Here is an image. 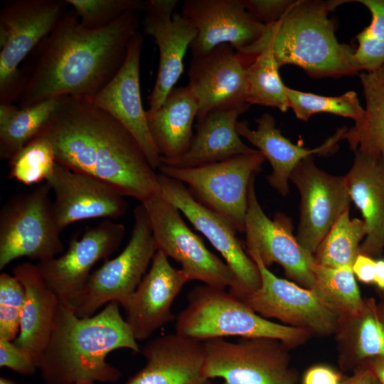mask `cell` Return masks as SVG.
<instances>
[{
  "label": "cell",
  "instance_id": "cb8c5ba5",
  "mask_svg": "<svg viewBox=\"0 0 384 384\" xmlns=\"http://www.w3.org/2000/svg\"><path fill=\"white\" fill-rule=\"evenodd\" d=\"M257 129H252L247 122L237 123V130L240 137L255 146L267 159L272 172L266 178L269 184L281 196L289 192V181L297 164L304 159L314 154L326 155L335 150L338 142L344 139L347 129H338L321 146L306 149L293 144L276 127L274 117L265 113L255 119Z\"/></svg>",
  "mask_w": 384,
  "mask_h": 384
},
{
  "label": "cell",
  "instance_id": "277c9868",
  "mask_svg": "<svg viewBox=\"0 0 384 384\" xmlns=\"http://www.w3.org/2000/svg\"><path fill=\"white\" fill-rule=\"evenodd\" d=\"M351 1L296 0L282 17L265 26L261 38L239 51L256 56L271 48L279 68L294 65L313 78L340 77L358 73L355 50L341 43L335 35V22L329 13Z\"/></svg>",
  "mask_w": 384,
  "mask_h": 384
},
{
  "label": "cell",
  "instance_id": "d590c367",
  "mask_svg": "<svg viewBox=\"0 0 384 384\" xmlns=\"http://www.w3.org/2000/svg\"><path fill=\"white\" fill-rule=\"evenodd\" d=\"M56 163L50 142L36 136L9 161L8 178L26 186L46 181Z\"/></svg>",
  "mask_w": 384,
  "mask_h": 384
},
{
  "label": "cell",
  "instance_id": "e0dca14e",
  "mask_svg": "<svg viewBox=\"0 0 384 384\" xmlns=\"http://www.w3.org/2000/svg\"><path fill=\"white\" fill-rule=\"evenodd\" d=\"M181 14L197 32L189 47L192 58L222 44L241 51L257 42L265 28L245 9L242 0H186Z\"/></svg>",
  "mask_w": 384,
  "mask_h": 384
},
{
  "label": "cell",
  "instance_id": "7dc6e473",
  "mask_svg": "<svg viewBox=\"0 0 384 384\" xmlns=\"http://www.w3.org/2000/svg\"><path fill=\"white\" fill-rule=\"evenodd\" d=\"M0 384H16V383L11 379L1 376L0 378Z\"/></svg>",
  "mask_w": 384,
  "mask_h": 384
},
{
  "label": "cell",
  "instance_id": "d6986e66",
  "mask_svg": "<svg viewBox=\"0 0 384 384\" xmlns=\"http://www.w3.org/2000/svg\"><path fill=\"white\" fill-rule=\"evenodd\" d=\"M177 0H148L142 21L143 31L152 36L159 53L157 75L149 110L161 107L183 70V59L196 36L194 26L175 12Z\"/></svg>",
  "mask_w": 384,
  "mask_h": 384
},
{
  "label": "cell",
  "instance_id": "836d02e7",
  "mask_svg": "<svg viewBox=\"0 0 384 384\" xmlns=\"http://www.w3.org/2000/svg\"><path fill=\"white\" fill-rule=\"evenodd\" d=\"M279 66L270 47L261 49L247 69L246 102L279 109L289 108L286 85L279 73Z\"/></svg>",
  "mask_w": 384,
  "mask_h": 384
},
{
  "label": "cell",
  "instance_id": "f546056e",
  "mask_svg": "<svg viewBox=\"0 0 384 384\" xmlns=\"http://www.w3.org/2000/svg\"><path fill=\"white\" fill-rule=\"evenodd\" d=\"M366 98L363 120L347 129L344 139L353 151L373 154L384 161V65L359 75Z\"/></svg>",
  "mask_w": 384,
  "mask_h": 384
},
{
  "label": "cell",
  "instance_id": "3957f363",
  "mask_svg": "<svg viewBox=\"0 0 384 384\" xmlns=\"http://www.w3.org/2000/svg\"><path fill=\"white\" fill-rule=\"evenodd\" d=\"M119 303L111 302L90 317H78L75 308L59 301L48 343L39 368L44 384L116 383L121 372L105 359L112 351L141 352Z\"/></svg>",
  "mask_w": 384,
  "mask_h": 384
},
{
  "label": "cell",
  "instance_id": "8992f818",
  "mask_svg": "<svg viewBox=\"0 0 384 384\" xmlns=\"http://www.w3.org/2000/svg\"><path fill=\"white\" fill-rule=\"evenodd\" d=\"M66 0H10L0 11V104H14L23 87L20 65L68 11Z\"/></svg>",
  "mask_w": 384,
  "mask_h": 384
},
{
  "label": "cell",
  "instance_id": "44dd1931",
  "mask_svg": "<svg viewBox=\"0 0 384 384\" xmlns=\"http://www.w3.org/2000/svg\"><path fill=\"white\" fill-rule=\"evenodd\" d=\"M255 58L228 44L192 58L188 85L198 102L196 121L213 109L247 103V69Z\"/></svg>",
  "mask_w": 384,
  "mask_h": 384
},
{
  "label": "cell",
  "instance_id": "ba28073f",
  "mask_svg": "<svg viewBox=\"0 0 384 384\" xmlns=\"http://www.w3.org/2000/svg\"><path fill=\"white\" fill-rule=\"evenodd\" d=\"M45 183L8 199L0 212V270L28 257L43 262L62 253L63 245Z\"/></svg>",
  "mask_w": 384,
  "mask_h": 384
},
{
  "label": "cell",
  "instance_id": "484cf974",
  "mask_svg": "<svg viewBox=\"0 0 384 384\" xmlns=\"http://www.w3.org/2000/svg\"><path fill=\"white\" fill-rule=\"evenodd\" d=\"M354 152L352 166L344 176L351 201L367 228L359 253L374 258L384 251V161L373 154Z\"/></svg>",
  "mask_w": 384,
  "mask_h": 384
},
{
  "label": "cell",
  "instance_id": "f6af8a7d",
  "mask_svg": "<svg viewBox=\"0 0 384 384\" xmlns=\"http://www.w3.org/2000/svg\"><path fill=\"white\" fill-rule=\"evenodd\" d=\"M361 366L369 368L378 378L381 384H384V356L370 358L366 361Z\"/></svg>",
  "mask_w": 384,
  "mask_h": 384
},
{
  "label": "cell",
  "instance_id": "1f68e13d",
  "mask_svg": "<svg viewBox=\"0 0 384 384\" xmlns=\"http://www.w3.org/2000/svg\"><path fill=\"white\" fill-rule=\"evenodd\" d=\"M313 289L338 319L356 314L364 298L356 280L352 267H331L317 265L313 267Z\"/></svg>",
  "mask_w": 384,
  "mask_h": 384
},
{
  "label": "cell",
  "instance_id": "b9f144b4",
  "mask_svg": "<svg viewBox=\"0 0 384 384\" xmlns=\"http://www.w3.org/2000/svg\"><path fill=\"white\" fill-rule=\"evenodd\" d=\"M342 380L337 371L325 365L311 367L303 377V384H341Z\"/></svg>",
  "mask_w": 384,
  "mask_h": 384
},
{
  "label": "cell",
  "instance_id": "e575fe53",
  "mask_svg": "<svg viewBox=\"0 0 384 384\" xmlns=\"http://www.w3.org/2000/svg\"><path fill=\"white\" fill-rule=\"evenodd\" d=\"M289 108L297 118L307 121L316 113H330L352 119L355 124L363 119L365 110L362 107L354 91H348L336 97L315 95L292 89L286 86Z\"/></svg>",
  "mask_w": 384,
  "mask_h": 384
},
{
  "label": "cell",
  "instance_id": "7bdbcfd3",
  "mask_svg": "<svg viewBox=\"0 0 384 384\" xmlns=\"http://www.w3.org/2000/svg\"><path fill=\"white\" fill-rule=\"evenodd\" d=\"M375 266L376 260L374 258L359 253L352 265V270L360 282L372 284L375 278Z\"/></svg>",
  "mask_w": 384,
  "mask_h": 384
},
{
  "label": "cell",
  "instance_id": "d4e9b609",
  "mask_svg": "<svg viewBox=\"0 0 384 384\" xmlns=\"http://www.w3.org/2000/svg\"><path fill=\"white\" fill-rule=\"evenodd\" d=\"M249 107L243 103L213 109L197 120L187 151L174 159H161V164L191 168L254 152L256 149L245 144L237 130L238 117Z\"/></svg>",
  "mask_w": 384,
  "mask_h": 384
},
{
  "label": "cell",
  "instance_id": "52a82bcc",
  "mask_svg": "<svg viewBox=\"0 0 384 384\" xmlns=\"http://www.w3.org/2000/svg\"><path fill=\"white\" fill-rule=\"evenodd\" d=\"M265 161V156L256 149L191 168L161 164L158 170L187 185L196 200L225 218L238 232L244 233L249 185Z\"/></svg>",
  "mask_w": 384,
  "mask_h": 384
},
{
  "label": "cell",
  "instance_id": "6da1fadb",
  "mask_svg": "<svg viewBox=\"0 0 384 384\" xmlns=\"http://www.w3.org/2000/svg\"><path fill=\"white\" fill-rule=\"evenodd\" d=\"M140 23L139 13L129 11L106 27L88 29L68 9L20 68L23 87L16 105L64 96L92 98L122 66Z\"/></svg>",
  "mask_w": 384,
  "mask_h": 384
},
{
  "label": "cell",
  "instance_id": "603a6c76",
  "mask_svg": "<svg viewBox=\"0 0 384 384\" xmlns=\"http://www.w3.org/2000/svg\"><path fill=\"white\" fill-rule=\"evenodd\" d=\"M141 353L144 367L124 384H212L203 373L201 341L167 334L146 342Z\"/></svg>",
  "mask_w": 384,
  "mask_h": 384
},
{
  "label": "cell",
  "instance_id": "c3c4849f",
  "mask_svg": "<svg viewBox=\"0 0 384 384\" xmlns=\"http://www.w3.org/2000/svg\"><path fill=\"white\" fill-rule=\"evenodd\" d=\"M379 296H380V300L384 303V291L380 292L379 291Z\"/></svg>",
  "mask_w": 384,
  "mask_h": 384
},
{
  "label": "cell",
  "instance_id": "4fadbf2b",
  "mask_svg": "<svg viewBox=\"0 0 384 384\" xmlns=\"http://www.w3.org/2000/svg\"><path fill=\"white\" fill-rule=\"evenodd\" d=\"M159 194L176 206L221 255L235 277L229 292L240 299L260 286V274L255 261L236 235L238 232L225 218L194 198L181 181L158 172Z\"/></svg>",
  "mask_w": 384,
  "mask_h": 384
},
{
  "label": "cell",
  "instance_id": "ab89813d",
  "mask_svg": "<svg viewBox=\"0 0 384 384\" xmlns=\"http://www.w3.org/2000/svg\"><path fill=\"white\" fill-rule=\"evenodd\" d=\"M245 9L260 23L267 26L279 20L293 0H242Z\"/></svg>",
  "mask_w": 384,
  "mask_h": 384
},
{
  "label": "cell",
  "instance_id": "2e32d148",
  "mask_svg": "<svg viewBox=\"0 0 384 384\" xmlns=\"http://www.w3.org/2000/svg\"><path fill=\"white\" fill-rule=\"evenodd\" d=\"M289 180L300 195L299 220L295 235L299 243L314 254L322 240L352 202L344 176L319 169L313 156L302 160Z\"/></svg>",
  "mask_w": 384,
  "mask_h": 384
},
{
  "label": "cell",
  "instance_id": "9c48e42d",
  "mask_svg": "<svg viewBox=\"0 0 384 384\" xmlns=\"http://www.w3.org/2000/svg\"><path fill=\"white\" fill-rule=\"evenodd\" d=\"M203 373L223 384H297L298 374L291 366L290 348L278 339L241 338L237 342L223 338L203 341Z\"/></svg>",
  "mask_w": 384,
  "mask_h": 384
},
{
  "label": "cell",
  "instance_id": "74e56055",
  "mask_svg": "<svg viewBox=\"0 0 384 384\" xmlns=\"http://www.w3.org/2000/svg\"><path fill=\"white\" fill-rule=\"evenodd\" d=\"M25 289L14 276L0 274V339L14 341L20 328Z\"/></svg>",
  "mask_w": 384,
  "mask_h": 384
},
{
  "label": "cell",
  "instance_id": "9a60e30c",
  "mask_svg": "<svg viewBox=\"0 0 384 384\" xmlns=\"http://www.w3.org/2000/svg\"><path fill=\"white\" fill-rule=\"evenodd\" d=\"M125 233L124 225L105 220L85 230L80 238L70 240L59 257L40 262V273L59 301L74 308L81 299L92 267L119 247Z\"/></svg>",
  "mask_w": 384,
  "mask_h": 384
},
{
  "label": "cell",
  "instance_id": "bcb514c9",
  "mask_svg": "<svg viewBox=\"0 0 384 384\" xmlns=\"http://www.w3.org/2000/svg\"><path fill=\"white\" fill-rule=\"evenodd\" d=\"M373 284L376 285L380 292L384 291V259L376 260Z\"/></svg>",
  "mask_w": 384,
  "mask_h": 384
},
{
  "label": "cell",
  "instance_id": "7c38bea8",
  "mask_svg": "<svg viewBox=\"0 0 384 384\" xmlns=\"http://www.w3.org/2000/svg\"><path fill=\"white\" fill-rule=\"evenodd\" d=\"M260 286L240 299L262 317L275 319L282 324L303 329L312 335L329 336L336 331L338 316L321 300L313 289L276 276L252 252Z\"/></svg>",
  "mask_w": 384,
  "mask_h": 384
},
{
  "label": "cell",
  "instance_id": "4316f807",
  "mask_svg": "<svg viewBox=\"0 0 384 384\" xmlns=\"http://www.w3.org/2000/svg\"><path fill=\"white\" fill-rule=\"evenodd\" d=\"M13 274L25 289L19 334L14 342L28 352L39 368L51 334L59 299L46 284L37 265H18L14 267Z\"/></svg>",
  "mask_w": 384,
  "mask_h": 384
},
{
  "label": "cell",
  "instance_id": "ee69618b",
  "mask_svg": "<svg viewBox=\"0 0 384 384\" xmlns=\"http://www.w3.org/2000/svg\"><path fill=\"white\" fill-rule=\"evenodd\" d=\"M341 384H381V383L369 368L361 366L353 370L351 376L343 379Z\"/></svg>",
  "mask_w": 384,
  "mask_h": 384
},
{
  "label": "cell",
  "instance_id": "681fc988",
  "mask_svg": "<svg viewBox=\"0 0 384 384\" xmlns=\"http://www.w3.org/2000/svg\"><path fill=\"white\" fill-rule=\"evenodd\" d=\"M76 384H94L93 383H78Z\"/></svg>",
  "mask_w": 384,
  "mask_h": 384
},
{
  "label": "cell",
  "instance_id": "30bf717a",
  "mask_svg": "<svg viewBox=\"0 0 384 384\" xmlns=\"http://www.w3.org/2000/svg\"><path fill=\"white\" fill-rule=\"evenodd\" d=\"M157 251L149 218L143 204L134 210L131 238L116 257L92 272L75 308L80 318L90 317L104 304L122 305L135 291Z\"/></svg>",
  "mask_w": 384,
  "mask_h": 384
},
{
  "label": "cell",
  "instance_id": "f1b7e54d",
  "mask_svg": "<svg viewBox=\"0 0 384 384\" xmlns=\"http://www.w3.org/2000/svg\"><path fill=\"white\" fill-rule=\"evenodd\" d=\"M334 335L343 370H354L370 358L384 356V303L365 298L356 314L338 319Z\"/></svg>",
  "mask_w": 384,
  "mask_h": 384
},
{
  "label": "cell",
  "instance_id": "f35d334b",
  "mask_svg": "<svg viewBox=\"0 0 384 384\" xmlns=\"http://www.w3.org/2000/svg\"><path fill=\"white\" fill-rule=\"evenodd\" d=\"M0 367L23 375H33L38 365L32 356L14 342L0 339Z\"/></svg>",
  "mask_w": 384,
  "mask_h": 384
},
{
  "label": "cell",
  "instance_id": "7402d4cb",
  "mask_svg": "<svg viewBox=\"0 0 384 384\" xmlns=\"http://www.w3.org/2000/svg\"><path fill=\"white\" fill-rule=\"evenodd\" d=\"M188 282L183 270L173 267L164 252H156L149 272L122 305L125 321L137 341L148 339L174 319L172 304Z\"/></svg>",
  "mask_w": 384,
  "mask_h": 384
},
{
  "label": "cell",
  "instance_id": "7a4b0ae2",
  "mask_svg": "<svg viewBox=\"0 0 384 384\" xmlns=\"http://www.w3.org/2000/svg\"><path fill=\"white\" fill-rule=\"evenodd\" d=\"M36 136L52 144L55 161L106 182L140 203L159 193L158 173L117 119L90 98L64 96Z\"/></svg>",
  "mask_w": 384,
  "mask_h": 384
},
{
  "label": "cell",
  "instance_id": "d6a6232c",
  "mask_svg": "<svg viewBox=\"0 0 384 384\" xmlns=\"http://www.w3.org/2000/svg\"><path fill=\"white\" fill-rule=\"evenodd\" d=\"M366 235L363 220L351 218L347 209L319 245L314 254L315 262L331 267H352Z\"/></svg>",
  "mask_w": 384,
  "mask_h": 384
},
{
  "label": "cell",
  "instance_id": "ffe728a7",
  "mask_svg": "<svg viewBox=\"0 0 384 384\" xmlns=\"http://www.w3.org/2000/svg\"><path fill=\"white\" fill-rule=\"evenodd\" d=\"M143 42L142 34L137 31L130 41L126 59L118 73L100 92L90 99L132 134L150 165L156 170L161 164V156L149 129L140 90Z\"/></svg>",
  "mask_w": 384,
  "mask_h": 384
},
{
  "label": "cell",
  "instance_id": "4dcf8cb0",
  "mask_svg": "<svg viewBox=\"0 0 384 384\" xmlns=\"http://www.w3.org/2000/svg\"><path fill=\"white\" fill-rule=\"evenodd\" d=\"M61 97L26 108H19L14 104H0L1 160L9 161L36 136L56 110Z\"/></svg>",
  "mask_w": 384,
  "mask_h": 384
},
{
  "label": "cell",
  "instance_id": "8fae6325",
  "mask_svg": "<svg viewBox=\"0 0 384 384\" xmlns=\"http://www.w3.org/2000/svg\"><path fill=\"white\" fill-rule=\"evenodd\" d=\"M141 203L147 212L157 250L179 263L189 281L222 289L234 285L231 269L206 247L176 206L159 193Z\"/></svg>",
  "mask_w": 384,
  "mask_h": 384
},
{
  "label": "cell",
  "instance_id": "5bb4252c",
  "mask_svg": "<svg viewBox=\"0 0 384 384\" xmlns=\"http://www.w3.org/2000/svg\"><path fill=\"white\" fill-rule=\"evenodd\" d=\"M255 176L250 183L245 224V250L256 254L269 268L280 265L289 280L312 289L314 285V255L304 249L293 234L291 218L277 212L270 219L264 212L257 197Z\"/></svg>",
  "mask_w": 384,
  "mask_h": 384
},
{
  "label": "cell",
  "instance_id": "83f0119b",
  "mask_svg": "<svg viewBox=\"0 0 384 384\" xmlns=\"http://www.w3.org/2000/svg\"><path fill=\"white\" fill-rule=\"evenodd\" d=\"M198 110L197 97L187 85L174 87L159 108L146 111L149 129L161 159H174L187 151Z\"/></svg>",
  "mask_w": 384,
  "mask_h": 384
},
{
  "label": "cell",
  "instance_id": "ac0fdd59",
  "mask_svg": "<svg viewBox=\"0 0 384 384\" xmlns=\"http://www.w3.org/2000/svg\"><path fill=\"white\" fill-rule=\"evenodd\" d=\"M46 183L54 193L53 211L60 232L80 220L122 217L129 207L125 196L106 182L58 163Z\"/></svg>",
  "mask_w": 384,
  "mask_h": 384
},
{
  "label": "cell",
  "instance_id": "8d00e7d4",
  "mask_svg": "<svg viewBox=\"0 0 384 384\" xmlns=\"http://www.w3.org/2000/svg\"><path fill=\"white\" fill-rule=\"evenodd\" d=\"M77 14L80 24L88 29L107 26L129 11L144 12L146 1L66 0Z\"/></svg>",
  "mask_w": 384,
  "mask_h": 384
},
{
  "label": "cell",
  "instance_id": "60d3db41",
  "mask_svg": "<svg viewBox=\"0 0 384 384\" xmlns=\"http://www.w3.org/2000/svg\"><path fill=\"white\" fill-rule=\"evenodd\" d=\"M371 14L370 23L363 31L369 36L384 42V0H358Z\"/></svg>",
  "mask_w": 384,
  "mask_h": 384
},
{
  "label": "cell",
  "instance_id": "5b68a950",
  "mask_svg": "<svg viewBox=\"0 0 384 384\" xmlns=\"http://www.w3.org/2000/svg\"><path fill=\"white\" fill-rule=\"evenodd\" d=\"M186 300L175 324V333L185 337L201 341L228 336L266 337L278 339L291 349L313 336L307 330L262 317L225 289L198 284L188 292Z\"/></svg>",
  "mask_w": 384,
  "mask_h": 384
}]
</instances>
